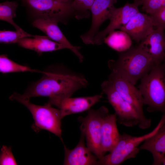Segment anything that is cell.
<instances>
[{
	"instance_id": "26",
	"label": "cell",
	"mask_w": 165,
	"mask_h": 165,
	"mask_svg": "<svg viewBox=\"0 0 165 165\" xmlns=\"http://www.w3.org/2000/svg\"><path fill=\"white\" fill-rule=\"evenodd\" d=\"M17 163L11 151V148L3 145L1 148L0 165H16Z\"/></svg>"
},
{
	"instance_id": "25",
	"label": "cell",
	"mask_w": 165,
	"mask_h": 165,
	"mask_svg": "<svg viewBox=\"0 0 165 165\" xmlns=\"http://www.w3.org/2000/svg\"><path fill=\"white\" fill-rule=\"evenodd\" d=\"M142 9L149 15L155 13L165 7V0H142Z\"/></svg>"
},
{
	"instance_id": "7",
	"label": "cell",
	"mask_w": 165,
	"mask_h": 165,
	"mask_svg": "<svg viewBox=\"0 0 165 165\" xmlns=\"http://www.w3.org/2000/svg\"><path fill=\"white\" fill-rule=\"evenodd\" d=\"M110 71L108 80L112 83L121 97L136 111L139 118V127L142 129L150 127L152 120L145 115L143 111V99L139 89L117 72L113 70Z\"/></svg>"
},
{
	"instance_id": "11",
	"label": "cell",
	"mask_w": 165,
	"mask_h": 165,
	"mask_svg": "<svg viewBox=\"0 0 165 165\" xmlns=\"http://www.w3.org/2000/svg\"><path fill=\"white\" fill-rule=\"evenodd\" d=\"M117 0H95L90 10L92 15V23L90 30L80 37L86 44H94V37L98 32L101 24L106 20L109 19L116 8L114 4Z\"/></svg>"
},
{
	"instance_id": "24",
	"label": "cell",
	"mask_w": 165,
	"mask_h": 165,
	"mask_svg": "<svg viewBox=\"0 0 165 165\" xmlns=\"http://www.w3.org/2000/svg\"><path fill=\"white\" fill-rule=\"evenodd\" d=\"M95 0H74L72 3L77 19L87 18L89 16V10Z\"/></svg>"
},
{
	"instance_id": "15",
	"label": "cell",
	"mask_w": 165,
	"mask_h": 165,
	"mask_svg": "<svg viewBox=\"0 0 165 165\" xmlns=\"http://www.w3.org/2000/svg\"><path fill=\"white\" fill-rule=\"evenodd\" d=\"M103 94L101 93L90 96L65 98L58 102L55 106L60 110L62 119L67 116L88 110L101 100Z\"/></svg>"
},
{
	"instance_id": "12",
	"label": "cell",
	"mask_w": 165,
	"mask_h": 165,
	"mask_svg": "<svg viewBox=\"0 0 165 165\" xmlns=\"http://www.w3.org/2000/svg\"><path fill=\"white\" fill-rule=\"evenodd\" d=\"M154 28L151 16L139 12L119 29L127 33L132 39L139 42L145 38Z\"/></svg>"
},
{
	"instance_id": "29",
	"label": "cell",
	"mask_w": 165,
	"mask_h": 165,
	"mask_svg": "<svg viewBox=\"0 0 165 165\" xmlns=\"http://www.w3.org/2000/svg\"><path fill=\"white\" fill-rule=\"evenodd\" d=\"M162 164L165 165V157L162 161Z\"/></svg>"
},
{
	"instance_id": "4",
	"label": "cell",
	"mask_w": 165,
	"mask_h": 165,
	"mask_svg": "<svg viewBox=\"0 0 165 165\" xmlns=\"http://www.w3.org/2000/svg\"><path fill=\"white\" fill-rule=\"evenodd\" d=\"M9 99L16 100L26 106L31 112L34 120L32 128L38 132L41 130H46L59 137L62 141L61 120L59 108L53 107L49 103L41 106L32 104L30 98L22 94L14 93Z\"/></svg>"
},
{
	"instance_id": "17",
	"label": "cell",
	"mask_w": 165,
	"mask_h": 165,
	"mask_svg": "<svg viewBox=\"0 0 165 165\" xmlns=\"http://www.w3.org/2000/svg\"><path fill=\"white\" fill-rule=\"evenodd\" d=\"M164 29L155 28L141 43L146 46L156 64L165 60V33Z\"/></svg>"
},
{
	"instance_id": "5",
	"label": "cell",
	"mask_w": 165,
	"mask_h": 165,
	"mask_svg": "<svg viewBox=\"0 0 165 165\" xmlns=\"http://www.w3.org/2000/svg\"><path fill=\"white\" fill-rule=\"evenodd\" d=\"M164 121L162 118L152 131L141 136H133L126 133L120 134L116 145L109 154L98 160V165H119L127 160L135 158L140 150V145L154 134Z\"/></svg>"
},
{
	"instance_id": "3",
	"label": "cell",
	"mask_w": 165,
	"mask_h": 165,
	"mask_svg": "<svg viewBox=\"0 0 165 165\" xmlns=\"http://www.w3.org/2000/svg\"><path fill=\"white\" fill-rule=\"evenodd\" d=\"M138 87L144 105L148 106V112H165V66L163 63L155 65L141 79Z\"/></svg>"
},
{
	"instance_id": "21",
	"label": "cell",
	"mask_w": 165,
	"mask_h": 165,
	"mask_svg": "<svg viewBox=\"0 0 165 165\" xmlns=\"http://www.w3.org/2000/svg\"><path fill=\"white\" fill-rule=\"evenodd\" d=\"M18 4L16 2L6 1L0 4V19L12 24L16 30L22 29L14 22L13 18L16 16V10Z\"/></svg>"
},
{
	"instance_id": "22",
	"label": "cell",
	"mask_w": 165,
	"mask_h": 165,
	"mask_svg": "<svg viewBox=\"0 0 165 165\" xmlns=\"http://www.w3.org/2000/svg\"><path fill=\"white\" fill-rule=\"evenodd\" d=\"M0 71L3 73L24 72H39L37 70L15 63L4 54L0 56Z\"/></svg>"
},
{
	"instance_id": "27",
	"label": "cell",
	"mask_w": 165,
	"mask_h": 165,
	"mask_svg": "<svg viewBox=\"0 0 165 165\" xmlns=\"http://www.w3.org/2000/svg\"><path fill=\"white\" fill-rule=\"evenodd\" d=\"M149 15L152 18L155 28L165 30V7L157 12Z\"/></svg>"
},
{
	"instance_id": "16",
	"label": "cell",
	"mask_w": 165,
	"mask_h": 165,
	"mask_svg": "<svg viewBox=\"0 0 165 165\" xmlns=\"http://www.w3.org/2000/svg\"><path fill=\"white\" fill-rule=\"evenodd\" d=\"M115 113L108 114L103 119L101 127V149L104 156L110 152L117 144L120 134L118 130Z\"/></svg>"
},
{
	"instance_id": "14",
	"label": "cell",
	"mask_w": 165,
	"mask_h": 165,
	"mask_svg": "<svg viewBox=\"0 0 165 165\" xmlns=\"http://www.w3.org/2000/svg\"><path fill=\"white\" fill-rule=\"evenodd\" d=\"M85 136L81 132L79 141L74 148L70 149L64 145L65 157L63 164L65 165H98L97 157L86 147L85 143Z\"/></svg>"
},
{
	"instance_id": "1",
	"label": "cell",
	"mask_w": 165,
	"mask_h": 165,
	"mask_svg": "<svg viewBox=\"0 0 165 165\" xmlns=\"http://www.w3.org/2000/svg\"><path fill=\"white\" fill-rule=\"evenodd\" d=\"M88 82L83 75L74 72H44L40 79L34 83L22 94L25 97L45 96L49 98L48 103L55 106L61 100L71 97Z\"/></svg>"
},
{
	"instance_id": "23",
	"label": "cell",
	"mask_w": 165,
	"mask_h": 165,
	"mask_svg": "<svg viewBox=\"0 0 165 165\" xmlns=\"http://www.w3.org/2000/svg\"><path fill=\"white\" fill-rule=\"evenodd\" d=\"M37 35L28 34L22 29L15 31H0V42L6 44L17 43L20 39L29 37H35Z\"/></svg>"
},
{
	"instance_id": "20",
	"label": "cell",
	"mask_w": 165,
	"mask_h": 165,
	"mask_svg": "<svg viewBox=\"0 0 165 165\" xmlns=\"http://www.w3.org/2000/svg\"><path fill=\"white\" fill-rule=\"evenodd\" d=\"M131 39L130 36L124 31H114L106 37L104 42L113 49L121 52L127 50L131 47Z\"/></svg>"
},
{
	"instance_id": "18",
	"label": "cell",
	"mask_w": 165,
	"mask_h": 165,
	"mask_svg": "<svg viewBox=\"0 0 165 165\" xmlns=\"http://www.w3.org/2000/svg\"><path fill=\"white\" fill-rule=\"evenodd\" d=\"M140 150L148 151L153 158L154 165H162L165 157V121L156 133L139 147Z\"/></svg>"
},
{
	"instance_id": "10",
	"label": "cell",
	"mask_w": 165,
	"mask_h": 165,
	"mask_svg": "<svg viewBox=\"0 0 165 165\" xmlns=\"http://www.w3.org/2000/svg\"><path fill=\"white\" fill-rule=\"evenodd\" d=\"M141 5L142 0H134L133 3L127 2L122 7L116 8L109 19L108 25L104 30L98 32L94 37V44H101L109 34L126 25L135 14L139 12L138 7Z\"/></svg>"
},
{
	"instance_id": "8",
	"label": "cell",
	"mask_w": 165,
	"mask_h": 165,
	"mask_svg": "<svg viewBox=\"0 0 165 165\" xmlns=\"http://www.w3.org/2000/svg\"><path fill=\"white\" fill-rule=\"evenodd\" d=\"M39 18L66 23L72 16L75 17L72 3L58 0H20Z\"/></svg>"
},
{
	"instance_id": "9",
	"label": "cell",
	"mask_w": 165,
	"mask_h": 165,
	"mask_svg": "<svg viewBox=\"0 0 165 165\" xmlns=\"http://www.w3.org/2000/svg\"><path fill=\"white\" fill-rule=\"evenodd\" d=\"M101 88L102 93L106 95L113 108L119 123L130 127L138 125L139 120L136 111L121 97L111 82L108 80L104 81Z\"/></svg>"
},
{
	"instance_id": "13",
	"label": "cell",
	"mask_w": 165,
	"mask_h": 165,
	"mask_svg": "<svg viewBox=\"0 0 165 165\" xmlns=\"http://www.w3.org/2000/svg\"><path fill=\"white\" fill-rule=\"evenodd\" d=\"M58 22L54 20L39 18L36 19L32 24L44 32L50 39L66 46L77 56L79 61L82 62L84 57L79 51L80 47L73 46L69 42L58 27Z\"/></svg>"
},
{
	"instance_id": "6",
	"label": "cell",
	"mask_w": 165,
	"mask_h": 165,
	"mask_svg": "<svg viewBox=\"0 0 165 165\" xmlns=\"http://www.w3.org/2000/svg\"><path fill=\"white\" fill-rule=\"evenodd\" d=\"M109 114L105 106L98 109H90L85 117L80 116L78 120L81 123L80 129L86 140L87 147L98 158L104 156L101 149V127L104 118Z\"/></svg>"
},
{
	"instance_id": "2",
	"label": "cell",
	"mask_w": 165,
	"mask_h": 165,
	"mask_svg": "<svg viewBox=\"0 0 165 165\" xmlns=\"http://www.w3.org/2000/svg\"><path fill=\"white\" fill-rule=\"evenodd\" d=\"M156 65L147 47L140 43L126 51L119 52L116 60L108 62L110 70L114 71L135 85L147 75Z\"/></svg>"
},
{
	"instance_id": "19",
	"label": "cell",
	"mask_w": 165,
	"mask_h": 165,
	"mask_svg": "<svg viewBox=\"0 0 165 165\" xmlns=\"http://www.w3.org/2000/svg\"><path fill=\"white\" fill-rule=\"evenodd\" d=\"M33 38H25L17 43L20 46L33 50L40 54L42 52L67 48L65 46L50 40L47 36L37 35Z\"/></svg>"
},
{
	"instance_id": "28",
	"label": "cell",
	"mask_w": 165,
	"mask_h": 165,
	"mask_svg": "<svg viewBox=\"0 0 165 165\" xmlns=\"http://www.w3.org/2000/svg\"><path fill=\"white\" fill-rule=\"evenodd\" d=\"M61 2H68V3H72L74 0H58Z\"/></svg>"
},
{
	"instance_id": "30",
	"label": "cell",
	"mask_w": 165,
	"mask_h": 165,
	"mask_svg": "<svg viewBox=\"0 0 165 165\" xmlns=\"http://www.w3.org/2000/svg\"><path fill=\"white\" fill-rule=\"evenodd\" d=\"M163 64H164L165 66V60H164V61L163 62Z\"/></svg>"
}]
</instances>
